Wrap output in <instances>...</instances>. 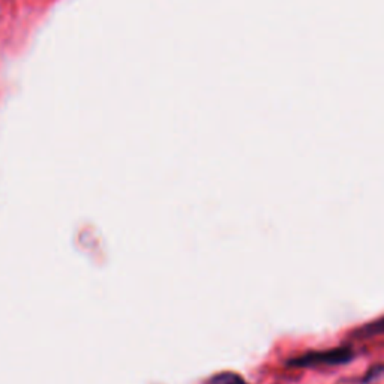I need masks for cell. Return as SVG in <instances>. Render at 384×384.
Instances as JSON below:
<instances>
[{
    "label": "cell",
    "instance_id": "obj_1",
    "mask_svg": "<svg viewBox=\"0 0 384 384\" xmlns=\"http://www.w3.org/2000/svg\"><path fill=\"white\" fill-rule=\"evenodd\" d=\"M355 359V351L350 347H335L329 350H315L285 362L287 368H317L339 366L350 364Z\"/></svg>",
    "mask_w": 384,
    "mask_h": 384
},
{
    "label": "cell",
    "instance_id": "obj_2",
    "mask_svg": "<svg viewBox=\"0 0 384 384\" xmlns=\"http://www.w3.org/2000/svg\"><path fill=\"white\" fill-rule=\"evenodd\" d=\"M380 335H384V317H380L378 320L366 323L353 332V336L357 338H371Z\"/></svg>",
    "mask_w": 384,
    "mask_h": 384
},
{
    "label": "cell",
    "instance_id": "obj_3",
    "mask_svg": "<svg viewBox=\"0 0 384 384\" xmlns=\"http://www.w3.org/2000/svg\"><path fill=\"white\" fill-rule=\"evenodd\" d=\"M206 384H248L239 374L234 372H221L212 377Z\"/></svg>",
    "mask_w": 384,
    "mask_h": 384
},
{
    "label": "cell",
    "instance_id": "obj_4",
    "mask_svg": "<svg viewBox=\"0 0 384 384\" xmlns=\"http://www.w3.org/2000/svg\"><path fill=\"white\" fill-rule=\"evenodd\" d=\"M383 372H384V365H376V366H372V368L368 369V372H366L365 377H364V380H362V381H364V383H369L371 380H374L376 377H378L380 374H383Z\"/></svg>",
    "mask_w": 384,
    "mask_h": 384
}]
</instances>
